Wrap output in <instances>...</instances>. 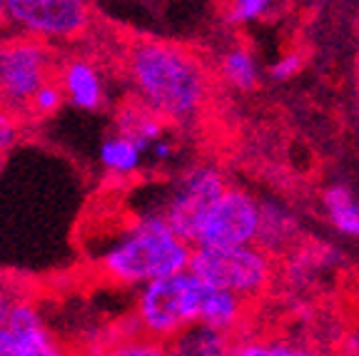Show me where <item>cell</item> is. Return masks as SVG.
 <instances>
[{"label":"cell","mask_w":359,"mask_h":356,"mask_svg":"<svg viewBox=\"0 0 359 356\" xmlns=\"http://www.w3.org/2000/svg\"><path fill=\"white\" fill-rule=\"evenodd\" d=\"M237 346V336L224 334L219 329L192 324L168 341L170 356H232Z\"/></svg>","instance_id":"obj_12"},{"label":"cell","mask_w":359,"mask_h":356,"mask_svg":"<svg viewBox=\"0 0 359 356\" xmlns=\"http://www.w3.org/2000/svg\"><path fill=\"white\" fill-rule=\"evenodd\" d=\"M18 304V296L11 294V292H3L0 289V334L8 329L11 324V317H13V309Z\"/></svg>","instance_id":"obj_23"},{"label":"cell","mask_w":359,"mask_h":356,"mask_svg":"<svg viewBox=\"0 0 359 356\" xmlns=\"http://www.w3.org/2000/svg\"><path fill=\"white\" fill-rule=\"evenodd\" d=\"M190 272L212 289L230 292L245 301H255L275 282V256L262 247H195Z\"/></svg>","instance_id":"obj_5"},{"label":"cell","mask_w":359,"mask_h":356,"mask_svg":"<svg viewBox=\"0 0 359 356\" xmlns=\"http://www.w3.org/2000/svg\"><path fill=\"white\" fill-rule=\"evenodd\" d=\"M0 356H70L50 329L45 327L38 306L18 299L8 329L0 334Z\"/></svg>","instance_id":"obj_9"},{"label":"cell","mask_w":359,"mask_h":356,"mask_svg":"<svg viewBox=\"0 0 359 356\" xmlns=\"http://www.w3.org/2000/svg\"><path fill=\"white\" fill-rule=\"evenodd\" d=\"M125 73L135 100L155 112L165 125H192L212 95L208 65L187 45L137 38L125 50Z\"/></svg>","instance_id":"obj_1"},{"label":"cell","mask_w":359,"mask_h":356,"mask_svg":"<svg viewBox=\"0 0 359 356\" xmlns=\"http://www.w3.org/2000/svg\"><path fill=\"white\" fill-rule=\"evenodd\" d=\"M287 356H332V354H325L320 349H309V346H287Z\"/></svg>","instance_id":"obj_26"},{"label":"cell","mask_w":359,"mask_h":356,"mask_svg":"<svg viewBox=\"0 0 359 356\" xmlns=\"http://www.w3.org/2000/svg\"><path fill=\"white\" fill-rule=\"evenodd\" d=\"M247 314H250V301L240 299V296L230 294V292L208 287V294L202 301L200 324L235 336L242 329V324L247 322Z\"/></svg>","instance_id":"obj_13"},{"label":"cell","mask_w":359,"mask_h":356,"mask_svg":"<svg viewBox=\"0 0 359 356\" xmlns=\"http://www.w3.org/2000/svg\"><path fill=\"white\" fill-rule=\"evenodd\" d=\"M322 207L330 224L344 237H359V200L342 184H332L322 195Z\"/></svg>","instance_id":"obj_15"},{"label":"cell","mask_w":359,"mask_h":356,"mask_svg":"<svg viewBox=\"0 0 359 356\" xmlns=\"http://www.w3.org/2000/svg\"><path fill=\"white\" fill-rule=\"evenodd\" d=\"M55 48L20 33H0V107L18 117L30 115V102L57 75Z\"/></svg>","instance_id":"obj_4"},{"label":"cell","mask_w":359,"mask_h":356,"mask_svg":"<svg viewBox=\"0 0 359 356\" xmlns=\"http://www.w3.org/2000/svg\"><path fill=\"white\" fill-rule=\"evenodd\" d=\"M259 224H262V205L250 192L230 184L202 222L195 247L222 249V247L257 245Z\"/></svg>","instance_id":"obj_8"},{"label":"cell","mask_w":359,"mask_h":356,"mask_svg":"<svg viewBox=\"0 0 359 356\" xmlns=\"http://www.w3.org/2000/svg\"><path fill=\"white\" fill-rule=\"evenodd\" d=\"M150 155L155 157L157 162L170 160V157L175 155V145H172V139H170V137H163V139H160V142H157V145L150 150Z\"/></svg>","instance_id":"obj_25"},{"label":"cell","mask_w":359,"mask_h":356,"mask_svg":"<svg viewBox=\"0 0 359 356\" xmlns=\"http://www.w3.org/2000/svg\"><path fill=\"white\" fill-rule=\"evenodd\" d=\"M285 341H272V339H242L237 341L235 354L232 356H287Z\"/></svg>","instance_id":"obj_21"},{"label":"cell","mask_w":359,"mask_h":356,"mask_svg":"<svg viewBox=\"0 0 359 356\" xmlns=\"http://www.w3.org/2000/svg\"><path fill=\"white\" fill-rule=\"evenodd\" d=\"M3 25H8V13H6V3L0 0V28H3Z\"/></svg>","instance_id":"obj_27"},{"label":"cell","mask_w":359,"mask_h":356,"mask_svg":"<svg viewBox=\"0 0 359 356\" xmlns=\"http://www.w3.org/2000/svg\"><path fill=\"white\" fill-rule=\"evenodd\" d=\"M354 85H357V93H359V53L354 57Z\"/></svg>","instance_id":"obj_28"},{"label":"cell","mask_w":359,"mask_h":356,"mask_svg":"<svg viewBox=\"0 0 359 356\" xmlns=\"http://www.w3.org/2000/svg\"><path fill=\"white\" fill-rule=\"evenodd\" d=\"M142 152L140 147L135 145V142H130V139L120 137V135H115V137H107L105 142L100 145V162L102 167L107 170V172L112 174H133L140 170L142 165Z\"/></svg>","instance_id":"obj_16"},{"label":"cell","mask_w":359,"mask_h":356,"mask_svg":"<svg viewBox=\"0 0 359 356\" xmlns=\"http://www.w3.org/2000/svg\"><path fill=\"white\" fill-rule=\"evenodd\" d=\"M230 187L224 174L212 165H192L185 172H180L170 189L165 207L160 210V217L168 222L177 237L190 242L195 247L200 227L215 202L224 195V189Z\"/></svg>","instance_id":"obj_7"},{"label":"cell","mask_w":359,"mask_h":356,"mask_svg":"<svg viewBox=\"0 0 359 356\" xmlns=\"http://www.w3.org/2000/svg\"><path fill=\"white\" fill-rule=\"evenodd\" d=\"M115 130H118L115 135L140 147L142 155H150L152 147L165 137V123L137 100H130L120 107L115 117Z\"/></svg>","instance_id":"obj_11"},{"label":"cell","mask_w":359,"mask_h":356,"mask_svg":"<svg viewBox=\"0 0 359 356\" xmlns=\"http://www.w3.org/2000/svg\"><path fill=\"white\" fill-rule=\"evenodd\" d=\"M337 356H359V322L344 334L342 344H339V354Z\"/></svg>","instance_id":"obj_24"},{"label":"cell","mask_w":359,"mask_h":356,"mask_svg":"<svg viewBox=\"0 0 359 356\" xmlns=\"http://www.w3.org/2000/svg\"><path fill=\"white\" fill-rule=\"evenodd\" d=\"M217 75L224 85L240 93H250L259 83V62L247 45L235 43L219 53L217 60Z\"/></svg>","instance_id":"obj_14"},{"label":"cell","mask_w":359,"mask_h":356,"mask_svg":"<svg viewBox=\"0 0 359 356\" xmlns=\"http://www.w3.org/2000/svg\"><path fill=\"white\" fill-rule=\"evenodd\" d=\"M8 25L43 43H78L93 28V8L83 0H8Z\"/></svg>","instance_id":"obj_6"},{"label":"cell","mask_w":359,"mask_h":356,"mask_svg":"<svg viewBox=\"0 0 359 356\" xmlns=\"http://www.w3.org/2000/svg\"><path fill=\"white\" fill-rule=\"evenodd\" d=\"M55 80L62 88L65 100L80 110H97L105 102V75L90 57L70 55L60 60Z\"/></svg>","instance_id":"obj_10"},{"label":"cell","mask_w":359,"mask_h":356,"mask_svg":"<svg viewBox=\"0 0 359 356\" xmlns=\"http://www.w3.org/2000/svg\"><path fill=\"white\" fill-rule=\"evenodd\" d=\"M62 102H65L62 88L57 85V80H53V83H48L45 88H40V93L33 97L28 117H50V115H55Z\"/></svg>","instance_id":"obj_19"},{"label":"cell","mask_w":359,"mask_h":356,"mask_svg":"<svg viewBox=\"0 0 359 356\" xmlns=\"http://www.w3.org/2000/svg\"><path fill=\"white\" fill-rule=\"evenodd\" d=\"M97 356H170V354L165 341H157L145 334H130L125 339H120L118 344L107 346Z\"/></svg>","instance_id":"obj_17"},{"label":"cell","mask_w":359,"mask_h":356,"mask_svg":"<svg viewBox=\"0 0 359 356\" xmlns=\"http://www.w3.org/2000/svg\"><path fill=\"white\" fill-rule=\"evenodd\" d=\"M302 67H304V53L287 50L285 55H280L269 65L267 75H269V80H275V83H287V80L297 78V75L302 73Z\"/></svg>","instance_id":"obj_20"},{"label":"cell","mask_w":359,"mask_h":356,"mask_svg":"<svg viewBox=\"0 0 359 356\" xmlns=\"http://www.w3.org/2000/svg\"><path fill=\"white\" fill-rule=\"evenodd\" d=\"M275 3L269 0H232L230 6H224L222 20L227 25H252L267 18V13L275 11Z\"/></svg>","instance_id":"obj_18"},{"label":"cell","mask_w":359,"mask_h":356,"mask_svg":"<svg viewBox=\"0 0 359 356\" xmlns=\"http://www.w3.org/2000/svg\"><path fill=\"white\" fill-rule=\"evenodd\" d=\"M195 247L168 227L160 214L135 219L100 254V269L107 279L125 287H147L160 279L190 272Z\"/></svg>","instance_id":"obj_2"},{"label":"cell","mask_w":359,"mask_h":356,"mask_svg":"<svg viewBox=\"0 0 359 356\" xmlns=\"http://www.w3.org/2000/svg\"><path fill=\"white\" fill-rule=\"evenodd\" d=\"M205 294H208V284L192 272L147 284L137 289V299H135L137 331L168 344L187 327L200 324Z\"/></svg>","instance_id":"obj_3"},{"label":"cell","mask_w":359,"mask_h":356,"mask_svg":"<svg viewBox=\"0 0 359 356\" xmlns=\"http://www.w3.org/2000/svg\"><path fill=\"white\" fill-rule=\"evenodd\" d=\"M22 137V117L0 107V155L8 152Z\"/></svg>","instance_id":"obj_22"}]
</instances>
